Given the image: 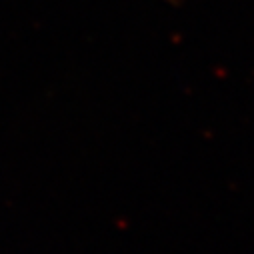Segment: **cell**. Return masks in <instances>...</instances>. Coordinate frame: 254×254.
Listing matches in <instances>:
<instances>
[{
	"instance_id": "obj_1",
	"label": "cell",
	"mask_w": 254,
	"mask_h": 254,
	"mask_svg": "<svg viewBox=\"0 0 254 254\" xmlns=\"http://www.w3.org/2000/svg\"><path fill=\"white\" fill-rule=\"evenodd\" d=\"M166 2H172V4H176V2H182V0H166Z\"/></svg>"
}]
</instances>
